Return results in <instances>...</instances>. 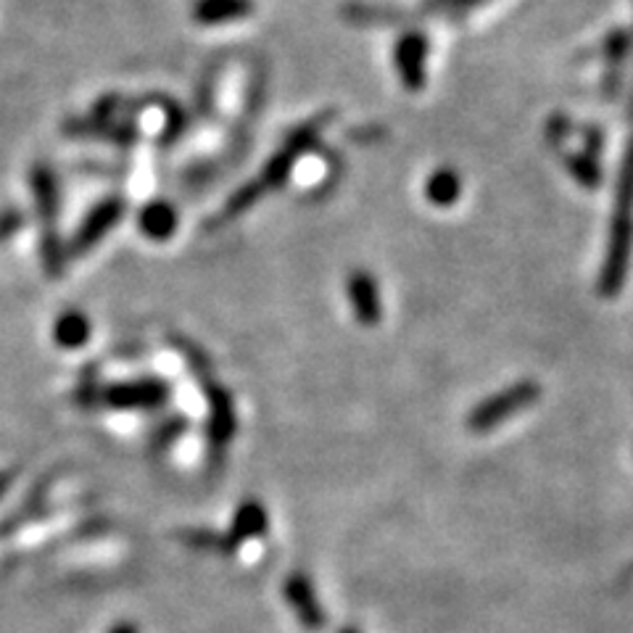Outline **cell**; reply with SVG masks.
<instances>
[{"label": "cell", "mask_w": 633, "mask_h": 633, "mask_svg": "<svg viewBox=\"0 0 633 633\" xmlns=\"http://www.w3.org/2000/svg\"><path fill=\"white\" fill-rule=\"evenodd\" d=\"M266 528H270V515H266L264 504L259 499H243L241 506L232 515L230 531L222 536V552L232 555L238 552L245 542L253 538H262Z\"/></svg>", "instance_id": "7"}, {"label": "cell", "mask_w": 633, "mask_h": 633, "mask_svg": "<svg viewBox=\"0 0 633 633\" xmlns=\"http://www.w3.org/2000/svg\"><path fill=\"white\" fill-rule=\"evenodd\" d=\"M253 13L251 0H198L193 17L198 24L215 26V24H230L238 19H245Z\"/></svg>", "instance_id": "11"}, {"label": "cell", "mask_w": 633, "mask_h": 633, "mask_svg": "<svg viewBox=\"0 0 633 633\" xmlns=\"http://www.w3.org/2000/svg\"><path fill=\"white\" fill-rule=\"evenodd\" d=\"M565 166H568V175L586 190H594L599 188V183H602L599 159L589 156V153H583V151L568 153V156H565Z\"/></svg>", "instance_id": "16"}, {"label": "cell", "mask_w": 633, "mask_h": 633, "mask_svg": "<svg viewBox=\"0 0 633 633\" xmlns=\"http://www.w3.org/2000/svg\"><path fill=\"white\" fill-rule=\"evenodd\" d=\"M90 338V323L83 312H64L62 317L53 325V341L62 349H79V346L88 343Z\"/></svg>", "instance_id": "13"}, {"label": "cell", "mask_w": 633, "mask_h": 633, "mask_svg": "<svg viewBox=\"0 0 633 633\" xmlns=\"http://www.w3.org/2000/svg\"><path fill=\"white\" fill-rule=\"evenodd\" d=\"M122 211H124V204L119 201V198H109V201L98 204L96 209L85 217V222L79 225L75 238H72V245H69L72 257H83L85 251H90L92 245L101 241L106 232L114 228V225L119 222V217H122Z\"/></svg>", "instance_id": "9"}, {"label": "cell", "mask_w": 633, "mask_h": 633, "mask_svg": "<svg viewBox=\"0 0 633 633\" xmlns=\"http://www.w3.org/2000/svg\"><path fill=\"white\" fill-rule=\"evenodd\" d=\"M338 633H357V631L354 629H341Z\"/></svg>", "instance_id": "27"}, {"label": "cell", "mask_w": 633, "mask_h": 633, "mask_svg": "<svg viewBox=\"0 0 633 633\" xmlns=\"http://www.w3.org/2000/svg\"><path fill=\"white\" fill-rule=\"evenodd\" d=\"M204 391H206V404H209L206 438H209L211 449H225L238 430L236 402H232L230 391H225L219 383L204 385Z\"/></svg>", "instance_id": "6"}, {"label": "cell", "mask_w": 633, "mask_h": 633, "mask_svg": "<svg viewBox=\"0 0 633 633\" xmlns=\"http://www.w3.org/2000/svg\"><path fill=\"white\" fill-rule=\"evenodd\" d=\"M570 127H572V122H570L568 117L557 114V117L549 122V127H546V138H549V143H552V145H563L565 140L570 138Z\"/></svg>", "instance_id": "21"}, {"label": "cell", "mask_w": 633, "mask_h": 633, "mask_svg": "<svg viewBox=\"0 0 633 633\" xmlns=\"http://www.w3.org/2000/svg\"><path fill=\"white\" fill-rule=\"evenodd\" d=\"M177 349L183 351V357H185V362H188V368L193 375L198 378V383L201 385H209V383H217L215 380V364H211V359L204 354L201 349H198L196 343H190V341H185V338H177Z\"/></svg>", "instance_id": "17"}, {"label": "cell", "mask_w": 633, "mask_h": 633, "mask_svg": "<svg viewBox=\"0 0 633 633\" xmlns=\"http://www.w3.org/2000/svg\"><path fill=\"white\" fill-rule=\"evenodd\" d=\"M604 149V132L599 127H586L583 130V153L599 159V153Z\"/></svg>", "instance_id": "22"}, {"label": "cell", "mask_w": 633, "mask_h": 633, "mask_svg": "<svg viewBox=\"0 0 633 633\" xmlns=\"http://www.w3.org/2000/svg\"><path fill=\"white\" fill-rule=\"evenodd\" d=\"M629 119L633 122V90H631V101H629Z\"/></svg>", "instance_id": "26"}, {"label": "cell", "mask_w": 633, "mask_h": 633, "mask_svg": "<svg viewBox=\"0 0 633 633\" xmlns=\"http://www.w3.org/2000/svg\"><path fill=\"white\" fill-rule=\"evenodd\" d=\"M183 430H185V419H183V417L172 419V423H166V425H162V428H159V433H156V444H159V446L172 444Z\"/></svg>", "instance_id": "23"}, {"label": "cell", "mask_w": 633, "mask_h": 633, "mask_svg": "<svg viewBox=\"0 0 633 633\" xmlns=\"http://www.w3.org/2000/svg\"><path fill=\"white\" fill-rule=\"evenodd\" d=\"M330 119H332V111H325V114H319L317 119H312V122L296 127V130H293L291 135L285 138L283 149H280L275 156H272L270 162H266V166L262 170V175L253 179V183L243 185V188L230 198L228 206H225L222 215H219V219H217L215 225H225V222H230V219L241 217L243 211L249 209V206H253V204L259 201V198L264 196V193L283 188V185L288 183V177H291V172H293V164H296L306 151L315 149V145L319 143V135H323L325 124H328Z\"/></svg>", "instance_id": "1"}, {"label": "cell", "mask_w": 633, "mask_h": 633, "mask_svg": "<svg viewBox=\"0 0 633 633\" xmlns=\"http://www.w3.org/2000/svg\"><path fill=\"white\" fill-rule=\"evenodd\" d=\"M428 53L430 40L425 32H404L399 37L396 48H393V64H396V75L410 92L425 88V69H428Z\"/></svg>", "instance_id": "5"}, {"label": "cell", "mask_w": 633, "mask_h": 633, "mask_svg": "<svg viewBox=\"0 0 633 633\" xmlns=\"http://www.w3.org/2000/svg\"><path fill=\"white\" fill-rule=\"evenodd\" d=\"M175 225L177 215L170 204L156 201L140 211V230H143V236L153 238V241H166L175 232Z\"/></svg>", "instance_id": "15"}, {"label": "cell", "mask_w": 633, "mask_h": 633, "mask_svg": "<svg viewBox=\"0 0 633 633\" xmlns=\"http://www.w3.org/2000/svg\"><path fill=\"white\" fill-rule=\"evenodd\" d=\"M170 399V385L159 378L122 380V383L103 385L101 404L111 410H159Z\"/></svg>", "instance_id": "4"}, {"label": "cell", "mask_w": 633, "mask_h": 633, "mask_svg": "<svg viewBox=\"0 0 633 633\" xmlns=\"http://www.w3.org/2000/svg\"><path fill=\"white\" fill-rule=\"evenodd\" d=\"M109 633H140V629L135 623H130V621H124V623H117L114 629H111Z\"/></svg>", "instance_id": "25"}, {"label": "cell", "mask_w": 633, "mask_h": 633, "mask_svg": "<svg viewBox=\"0 0 633 633\" xmlns=\"http://www.w3.org/2000/svg\"><path fill=\"white\" fill-rule=\"evenodd\" d=\"M101 385H98V378L90 375V372H83V378H79V385H77V404L85 406V410H92L96 404H101Z\"/></svg>", "instance_id": "19"}, {"label": "cell", "mask_w": 633, "mask_h": 633, "mask_svg": "<svg viewBox=\"0 0 633 633\" xmlns=\"http://www.w3.org/2000/svg\"><path fill=\"white\" fill-rule=\"evenodd\" d=\"M13 485V470L0 472V499L9 494V489Z\"/></svg>", "instance_id": "24"}, {"label": "cell", "mask_w": 633, "mask_h": 633, "mask_svg": "<svg viewBox=\"0 0 633 633\" xmlns=\"http://www.w3.org/2000/svg\"><path fill=\"white\" fill-rule=\"evenodd\" d=\"M346 293H349V304L351 309H354L357 323L368 325V328L380 323V317H383V302H380L378 283L370 272H351Z\"/></svg>", "instance_id": "10"}, {"label": "cell", "mask_w": 633, "mask_h": 633, "mask_svg": "<svg viewBox=\"0 0 633 633\" xmlns=\"http://www.w3.org/2000/svg\"><path fill=\"white\" fill-rule=\"evenodd\" d=\"M538 393H542V389H538L533 380H523V383L496 393L494 399H489V402H483L476 412H472L470 428L476 433L494 430L496 425H502L506 417L517 415L520 410H525V406H531L533 402H536Z\"/></svg>", "instance_id": "3"}, {"label": "cell", "mask_w": 633, "mask_h": 633, "mask_svg": "<svg viewBox=\"0 0 633 633\" xmlns=\"http://www.w3.org/2000/svg\"><path fill=\"white\" fill-rule=\"evenodd\" d=\"M612 219H633V132H631L629 143H625L621 170H618Z\"/></svg>", "instance_id": "12"}, {"label": "cell", "mask_w": 633, "mask_h": 633, "mask_svg": "<svg viewBox=\"0 0 633 633\" xmlns=\"http://www.w3.org/2000/svg\"><path fill=\"white\" fill-rule=\"evenodd\" d=\"M179 538H183V542H188L190 546H196V549H211V546H215V549L222 552V536H217V533H211L206 528L185 531V533H179Z\"/></svg>", "instance_id": "20"}, {"label": "cell", "mask_w": 633, "mask_h": 633, "mask_svg": "<svg viewBox=\"0 0 633 633\" xmlns=\"http://www.w3.org/2000/svg\"><path fill=\"white\" fill-rule=\"evenodd\" d=\"M425 196H428V201L433 206H451L459 201V196H462V179L455 170H449V166H444V170L433 172L428 177V183H425Z\"/></svg>", "instance_id": "14"}, {"label": "cell", "mask_w": 633, "mask_h": 633, "mask_svg": "<svg viewBox=\"0 0 633 633\" xmlns=\"http://www.w3.org/2000/svg\"><path fill=\"white\" fill-rule=\"evenodd\" d=\"M32 188H35L40 219H43V264L51 277H62L66 257L62 238H58L56 228H53L58 217V188L56 177H53L48 166H37L35 175H32Z\"/></svg>", "instance_id": "2"}, {"label": "cell", "mask_w": 633, "mask_h": 633, "mask_svg": "<svg viewBox=\"0 0 633 633\" xmlns=\"http://www.w3.org/2000/svg\"><path fill=\"white\" fill-rule=\"evenodd\" d=\"M631 35L625 30H615L610 32L608 40H604V64H608V69H621V66L629 62L631 56Z\"/></svg>", "instance_id": "18"}, {"label": "cell", "mask_w": 633, "mask_h": 633, "mask_svg": "<svg viewBox=\"0 0 633 633\" xmlns=\"http://www.w3.org/2000/svg\"><path fill=\"white\" fill-rule=\"evenodd\" d=\"M285 602L291 604V610L296 612L298 623L304 625L306 631H323L325 629V610L319 604L315 586H312L309 578L304 572H293L288 576V581L283 586Z\"/></svg>", "instance_id": "8"}]
</instances>
